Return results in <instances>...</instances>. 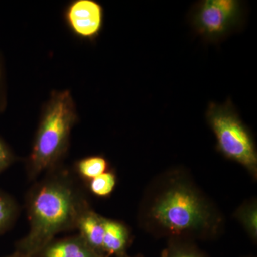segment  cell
Segmentation results:
<instances>
[{
    "mask_svg": "<svg viewBox=\"0 0 257 257\" xmlns=\"http://www.w3.org/2000/svg\"><path fill=\"white\" fill-rule=\"evenodd\" d=\"M77 228L79 231V236L90 247L104 255L103 252V216L89 208L81 215Z\"/></svg>",
    "mask_w": 257,
    "mask_h": 257,
    "instance_id": "cell-9",
    "label": "cell"
},
{
    "mask_svg": "<svg viewBox=\"0 0 257 257\" xmlns=\"http://www.w3.org/2000/svg\"><path fill=\"white\" fill-rule=\"evenodd\" d=\"M234 216L253 243L257 242V202L256 198L245 201L235 211Z\"/></svg>",
    "mask_w": 257,
    "mask_h": 257,
    "instance_id": "cell-10",
    "label": "cell"
},
{
    "mask_svg": "<svg viewBox=\"0 0 257 257\" xmlns=\"http://www.w3.org/2000/svg\"><path fill=\"white\" fill-rule=\"evenodd\" d=\"M116 184V177L114 172L106 171L89 181V189L97 197H106L114 191Z\"/></svg>",
    "mask_w": 257,
    "mask_h": 257,
    "instance_id": "cell-14",
    "label": "cell"
},
{
    "mask_svg": "<svg viewBox=\"0 0 257 257\" xmlns=\"http://www.w3.org/2000/svg\"><path fill=\"white\" fill-rule=\"evenodd\" d=\"M15 160L14 155L9 147L0 138V173L9 167Z\"/></svg>",
    "mask_w": 257,
    "mask_h": 257,
    "instance_id": "cell-15",
    "label": "cell"
},
{
    "mask_svg": "<svg viewBox=\"0 0 257 257\" xmlns=\"http://www.w3.org/2000/svg\"><path fill=\"white\" fill-rule=\"evenodd\" d=\"M241 7L236 0H204L198 5L192 23L199 35L209 40L225 36L237 25Z\"/></svg>",
    "mask_w": 257,
    "mask_h": 257,
    "instance_id": "cell-5",
    "label": "cell"
},
{
    "mask_svg": "<svg viewBox=\"0 0 257 257\" xmlns=\"http://www.w3.org/2000/svg\"><path fill=\"white\" fill-rule=\"evenodd\" d=\"M138 217L146 232L168 239H214L224 226L219 209L180 168L167 170L150 182Z\"/></svg>",
    "mask_w": 257,
    "mask_h": 257,
    "instance_id": "cell-1",
    "label": "cell"
},
{
    "mask_svg": "<svg viewBox=\"0 0 257 257\" xmlns=\"http://www.w3.org/2000/svg\"><path fill=\"white\" fill-rule=\"evenodd\" d=\"M5 257H24L21 253L18 252V251H15L13 254L9 255V256H7Z\"/></svg>",
    "mask_w": 257,
    "mask_h": 257,
    "instance_id": "cell-17",
    "label": "cell"
},
{
    "mask_svg": "<svg viewBox=\"0 0 257 257\" xmlns=\"http://www.w3.org/2000/svg\"><path fill=\"white\" fill-rule=\"evenodd\" d=\"M64 17L76 36L93 40L102 28L104 11L94 0H74L67 6Z\"/></svg>",
    "mask_w": 257,
    "mask_h": 257,
    "instance_id": "cell-6",
    "label": "cell"
},
{
    "mask_svg": "<svg viewBox=\"0 0 257 257\" xmlns=\"http://www.w3.org/2000/svg\"><path fill=\"white\" fill-rule=\"evenodd\" d=\"M243 257H256V256H251V255H249V256H243Z\"/></svg>",
    "mask_w": 257,
    "mask_h": 257,
    "instance_id": "cell-19",
    "label": "cell"
},
{
    "mask_svg": "<svg viewBox=\"0 0 257 257\" xmlns=\"http://www.w3.org/2000/svg\"><path fill=\"white\" fill-rule=\"evenodd\" d=\"M76 169L81 177L90 181L107 171L108 162L101 156L86 157L77 162Z\"/></svg>",
    "mask_w": 257,
    "mask_h": 257,
    "instance_id": "cell-12",
    "label": "cell"
},
{
    "mask_svg": "<svg viewBox=\"0 0 257 257\" xmlns=\"http://www.w3.org/2000/svg\"><path fill=\"white\" fill-rule=\"evenodd\" d=\"M80 189L65 172L52 174L37 184L28 199L30 229L16 245L24 257H38L57 234L77 228L89 209Z\"/></svg>",
    "mask_w": 257,
    "mask_h": 257,
    "instance_id": "cell-2",
    "label": "cell"
},
{
    "mask_svg": "<svg viewBox=\"0 0 257 257\" xmlns=\"http://www.w3.org/2000/svg\"><path fill=\"white\" fill-rule=\"evenodd\" d=\"M7 105L6 92H5V84L4 71L3 64L0 60V112L5 110Z\"/></svg>",
    "mask_w": 257,
    "mask_h": 257,
    "instance_id": "cell-16",
    "label": "cell"
},
{
    "mask_svg": "<svg viewBox=\"0 0 257 257\" xmlns=\"http://www.w3.org/2000/svg\"><path fill=\"white\" fill-rule=\"evenodd\" d=\"M103 252L106 256L122 257L127 254L130 232L127 226L119 221L103 217Z\"/></svg>",
    "mask_w": 257,
    "mask_h": 257,
    "instance_id": "cell-7",
    "label": "cell"
},
{
    "mask_svg": "<svg viewBox=\"0 0 257 257\" xmlns=\"http://www.w3.org/2000/svg\"><path fill=\"white\" fill-rule=\"evenodd\" d=\"M206 118L215 135L218 151L226 159L242 165L256 179L257 153L254 140L231 101L224 104L211 102Z\"/></svg>",
    "mask_w": 257,
    "mask_h": 257,
    "instance_id": "cell-4",
    "label": "cell"
},
{
    "mask_svg": "<svg viewBox=\"0 0 257 257\" xmlns=\"http://www.w3.org/2000/svg\"><path fill=\"white\" fill-rule=\"evenodd\" d=\"M122 257H144V256H142V255H140V254L136 255V256H128V254H126V255H125V256H122Z\"/></svg>",
    "mask_w": 257,
    "mask_h": 257,
    "instance_id": "cell-18",
    "label": "cell"
},
{
    "mask_svg": "<svg viewBox=\"0 0 257 257\" xmlns=\"http://www.w3.org/2000/svg\"><path fill=\"white\" fill-rule=\"evenodd\" d=\"M18 214V207L14 199L0 192V234L9 229Z\"/></svg>",
    "mask_w": 257,
    "mask_h": 257,
    "instance_id": "cell-13",
    "label": "cell"
},
{
    "mask_svg": "<svg viewBox=\"0 0 257 257\" xmlns=\"http://www.w3.org/2000/svg\"><path fill=\"white\" fill-rule=\"evenodd\" d=\"M38 257H107L89 246L79 235L52 241Z\"/></svg>",
    "mask_w": 257,
    "mask_h": 257,
    "instance_id": "cell-8",
    "label": "cell"
},
{
    "mask_svg": "<svg viewBox=\"0 0 257 257\" xmlns=\"http://www.w3.org/2000/svg\"><path fill=\"white\" fill-rule=\"evenodd\" d=\"M77 119V109L70 92L52 93L42 111L28 159L30 177L52 170L64 156L69 147L71 131Z\"/></svg>",
    "mask_w": 257,
    "mask_h": 257,
    "instance_id": "cell-3",
    "label": "cell"
},
{
    "mask_svg": "<svg viewBox=\"0 0 257 257\" xmlns=\"http://www.w3.org/2000/svg\"><path fill=\"white\" fill-rule=\"evenodd\" d=\"M161 257H208L194 241L185 239H168Z\"/></svg>",
    "mask_w": 257,
    "mask_h": 257,
    "instance_id": "cell-11",
    "label": "cell"
}]
</instances>
